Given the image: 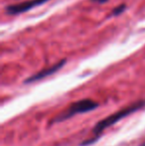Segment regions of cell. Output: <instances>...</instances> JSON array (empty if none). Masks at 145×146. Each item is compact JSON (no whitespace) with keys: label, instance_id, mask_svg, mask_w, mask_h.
<instances>
[{"label":"cell","instance_id":"7a4b0ae2","mask_svg":"<svg viewBox=\"0 0 145 146\" xmlns=\"http://www.w3.org/2000/svg\"><path fill=\"white\" fill-rule=\"evenodd\" d=\"M99 106V104L95 102V100H89V98H85V100H77L71 104L65 111H63L58 117H56L54 122H62L68 118H71L77 113H83L93 110Z\"/></svg>","mask_w":145,"mask_h":146},{"label":"cell","instance_id":"8992f818","mask_svg":"<svg viewBox=\"0 0 145 146\" xmlns=\"http://www.w3.org/2000/svg\"><path fill=\"white\" fill-rule=\"evenodd\" d=\"M91 2H95V3H99V4H103V3H107L109 0H91Z\"/></svg>","mask_w":145,"mask_h":146},{"label":"cell","instance_id":"277c9868","mask_svg":"<svg viewBox=\"0 0 145 146\" xmlns=\"http://www.w3.org/2000/svg\"><path fill=\"white\" fill-rule=\"evenodd\" d=\"M66 63H67L66 59L61 60L60 62H58V63L55 64V65L51 66V67H49V68H46V69L42 70L41 72H38V73L35 74V75L29 77L27 80H25V82H24V83H25V84H31V83H34V82L40 81V80L44 79V78L48 77V76L53 75V74H55L56 72H58L59 70H60Z\"/></svg>","mask_w":145,"mask_h":146},{"label":"cell","instance_id":"3957f363","mask_svg":"<svg viewBox=\"0 0 145 146\" xmlns=\"http://www.w3.org/2000/svg\"><path fill=\"white\" fill-rule=\"evenodd\" d=\"M48 1L50 0H27V1L21 2V3L11 4V5H7L5 7V13L11 16L19 15V14L27 12L33 8L38 7Z\"/></svg>","mask_w":145,"mask_h":146},{"label":"cell","instance_id":"52a82bcc","mask_svg":"<svg viewBox=\"0 0 145 146\" xmlns=\"http://www.w3.org/2000/svg\"><path fill=\"white\" fill-rule=\"evenodd\" d=\"M140 146H145V142H144V143H142V144L140 145Z\"/></svg>","mask_w":145,"mask_h":146},{"label":"cell","instance_id":"5b68a950","mask_svg":"<svg viewBox=\"0 0 145 146\" xmlns=\"http://www.w3.org/2000/svg\"><path fill=\"white\" fill-rule=\"evenodd\" d=\"M126 10V5L125 4H120V5L116 6L115 8H113V10L111 11V13H110V15L111 16H118L120 15V14H122L124 11Z\"/></svg>","mask_w":145,"mask_h":146},{"label":"cell","instance_id":"6da1fadb","mask_svg":"<svg viewBox=\"0 0 145 146\" xmlns=\"http://www.w3.org/2000/svg\"><path fill=\"white\" fill-rule=\"evenodd\" d=\"M145 106V100H140V102H137L135 104H131V106H128L127 108H123V110H119V111L115 112L112 115L107 116V118L101 120L93 128V132L95 133V135H99L105 130L107 127L110 126V125H113L114 123H116L117 121H119L120 119L124 118L125 116L129 115V114L133 113L134 111H137L140 108H142Z\"/></svg>","mask_w":145,"mask_h":146}]
</instances>
